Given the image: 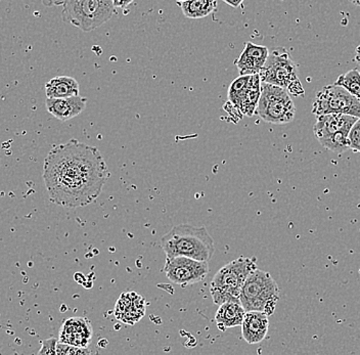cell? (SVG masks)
Listing matches in <instances>:
<instances>
[{
	"label": "cell",
	"instance_id": "cell-1",
	"mask_svg": "<svg viewBox=\"0 0 360 355\" xmlns=\"http://www.w3.org/2000/svg\"><path fill=\"white\" fill-rule=\"evenodd\" d=\"M109 170L98 148L71 139L49 150L44 181L51 202L65 208L85 207L96 201Z\"/></svg>",
	"mask_w": 360,
	"mask_h": 355
},
{
	"label": "cell",
	"instance_id": "cell-2",
	"mask_svg": "<svg viewBox=\"0 0 360 355\" xmlns=\"http://www.w3.org/2000/svg\"><path fill=\"white\" fill-rule=\"evenodd\" d=\"M161 247L167 258L184 256L209 262L215 253V243L207 228L186 224L173 226L162 238Z\"/></svg>",
	"mask_w": 360,
	"mask_h": 355
},
{
	"label": "cell",
	"instance_id": "cell-3",
	"mask_svg": "<svg viewBox=\"0 0 360 355\" xmlns=\"http://www.w3.org/2000/svg\"><path fill=\"white\" fill-rule=\"evenodd\" d=\"M256 269L257 259L255 257H240L220 269L211 280L210 293L214 304L219 306L227 301L240 302L245 280Z\"/></svg>",
	"mask_w": 360,
	"mask_h": 355
},
{
	"label": "cell",
	"instance_id": "cell-4",
	"mask_svg": "<svg viewBox=\"0 0 360 355\" xmlns=\"http://www.w3.org/2000/svg\"><path fill=\"white\" fill-rule=\"evenodd\" d=\"M280 292V288L269 273L256 269L245 280L240 302L246 312L261 311L270 316L276 311Z\"/></svg>",
	"mask_w": 360,
	"mask_h": 355
},
{
	"label": "cell",
	"instance_id": "cell-5",
	"mask_svg": "<svg viewBox=\"0 0 360 355\" xmlns=\"http://www.w3.org/2000/svg\"><path fill=\"white\" fill-rule=\"evenodd\" d=\"M259 77L261 82L283 87L297 98L305 94L299 78L298 67L285 47H276L269 51L264 66L259 72Z\"/></svg>",
	"mask_w": 360,
	"mask_h": 355
},
{
	"label": "cell",
	"instance_id": "cell-6",
	"mask_svg": "<svg viewBox=\"0 0 360 355\" xmlns=\"http://www.w3.org/2000/svg\"><path fill=\"white\" fill-rule=\"evenodd\" d=\"M63 6V20L84 32L109 22L116 8L112 0H67Z\"/></svg>",
	"mask_w": 360,
	"mask_h": 355
},
{
	"label": "cell",
	"instance_id": "cell-7",
	"mask_svg": "<svg viewBox=\"0 0 360 355\" xmlns=\"http://www.w3.org/2000/svg\"><path fill=\"white\" fill-rule=\"evenodd\" d=\"M256 113L264 122L270 124H288L296 116V107L287 89L261 82V94Z\"/></svg>",
	"mask_w": 360,
	"mask_h": 355
},
{
	"label": "cell",
	"instance_id": "cell-8",
	"mask_svg": "<svg viewBox=\"0 0 360 355\" xmlns=\"http://www.w3.org/2000/svg\"><path fill=\"white\" fill-rule=\"evenodd\" d=\"M315 116L344 114L360 118V101L347 89L337 84L326 85L317 92L312 103Z\"/></svg>",
	"mask_w": 360,
	"mask_h": 355
},
{
	"label": "cell",
	"instance_id": "cell-9",
	"mask_svg": "<svg viewBox=\"0 0 360 355\" xmlns=\"http://www.w3.org/2000/svg\"><path fill=\"white\" fill-rule=\"evenodd\" d=\"M163 271L173 284L188 287L204 280L210 273V267L207 262L176 256L167 258Z\"/></svg>",
	"mask_w": 360,
	"mask_h": 355
},
{
	"label": "cell",
	"instance_id": "cell-10",
	"mask_svg": "<svg viewBox=\"0 0 360 355\" xmlns=\"http://www.w3.org/2000/svg\"><path fill=\"white\" fill-rule=\"evenodd\" d=\"M92 330L91 323L84 316L68 318L60 327L58 341L69 345L80 348H89L91 342Z\"/></svg>",
	"mask_w": 360,
	"mask_h": 355
},
{
	"label": "cell",
	"instance_id": "cell-11",
	"mask_svg": "<svg viewBox=\"0 0 360 355\" xmlns=\"http://www.w3.org/2000/svg\"><path fill=\"white\" fill-rule=\"evenodd\" d=\"M314 127L315 138L321 145L344 129H351L359 118L350 115L328 114L316 116Z\"/></svg>",
	"mask_w": 360,
	"mask_h": 355
},
{
	"label": "cell",
	"instance_id": "cell-12",
	"mask_svg": "<svg viewBox=\"0 0 360 355\" xmlns=\"http://www.w3.org/2000/svg\"><path fill=\"white\" fill-rule=\"evenodd\" d=\"M146 303L143 296L135 292H126L120 296L115 306V316L127 325H135L145 316Z\"/></svg>",
	"mask_w": 360,
	"mask_h": 355
},
{
	"label": "cell",
	"instance_id": "cell-13",
	"mask_svg": "<svg viewBox=\"0 0 360 355\" xmlns=\"http://www.w3.org/2000/svg\"><path fill=\"white\" fill-rule=\"evenodd\" d=\"M269 55V51L266 46L247 42L244 51L236 60V66L240 76L259 74L264 66Z\"/></svg>",
	"mask_w": 360,
	"mask_h": 355
},
{
	"label": "cell",
	"instance_id": "cell-14",
	"mask_svg": "<svg viewBox=\"0 0 360 355\" xmlns=\"http://www.w3.org/2000/svg\"><path fill=\"white\" fill-rule=\"evenodd\" d=\"M87 98L80 96L62 98H46L47 112L58 120L66 122L82 113L86 108Z\"/></svg>",
	"mask_w": 360,
	"mask_h": 355
},
{
	"label": "cell",
	"instance_id": "cell-15",
	"mask_svg": "<svg viewBox=\"0 0 360 355\" xmlns=\"http://www.w3.org/2000/svg\"><path fill=\"white\" fill-rule=\"evenodd\" d=\"M269 316L261 311H247L242 323L243 339L248 344H258L269 333Z\"/></svg>",
	"mask_w": 360,
	"mask_h": 355
},
{
	"label": "cell",
	"instance_id": "cell-16",
	"mask_svg": "<svg viewBox=\"0 0 360 355\" xmlns=\"http://www.w3.org/2000/svg\"><path fill=\"white\" fill-rule=\"evenodd\" d=\"M245 316H246V310L240 302L227 301L218 307L215 314V323L220 331H225L231 328L242 325Z\"/></svg>",
	"mask_w": 360,
	"mask_h": 355
},
{
	"label": "cell",
	"instance_id": "cell-17",
	"mask_svg": "<svg viewBox=\"0 0 360 355\" xmlns=\"http://www.w3.org/2000/svg\"><path fill=\"white\" fill-rule=\"evenodd\" d=\"M78 81L69 76H56L45 84V92L49 98H69L79 96Z\"/></svg>",
	"mask_w": 360,
	"mask_h": 355
},
{
	"label": "cell",
	"instance_id": "cell-18",
	"mask_svg": "<svg viewBox=\"0 0 360 355\" xmlns=\"http://www.w3.org/2000/svg\"><path fill=\"white\" fill-rule=\"evenodd\" d=\"M250 76L244 75L236 78L231 85H229V92H227V100L229 102L224 105V110L233 118L240 120V113H238V108L242 103L245 93H246L248 83H249Z\"/></svg>",
	"mask_w": 360,
	"mask_h": 355
},
{
	"label": "cell",
	"instance_id": "cell-19",
	"mask_svg": "<svg viewBox=\"0 0 360 355\" xmlns=\"http://www.w3.org/2000/svg\"><path fill=\"white\" fill-rule=\"evenodd\" d=\"M261 94V80L259 74L250 76L246 93L243 98L242 103L238 108L240 117H253L256 113L259 98Z\"/></svg>",
	"mask_w": 360,
	"mask_h": 355
},
{
	"label": "cell",
	"instance_id": "cell-20",
	"mask_svg": "<svg viewBox=\"0 0 360 355\" xmlns=\"http://www.w3.org/2000/svg\"><path fill=\"white\" fill-rule=\"evenodd\" d=\"M182 13L191 20H200L208 17L217 8L216 0H188L179 4Z\"/></svg>",
	"mask_w": 360,
	"mask_h": 355
},
{
	"label": "cell",
	"instance_id": "cell-21",
	"mask_svg": "<svg viewBox=\"0 0 360 355\" xmlns=\"http://www.w3.org/2000/svg\"><path fill=\"white\" fill-rule=\"evenodd\" d=\"M335 84L343 86L360 101V72L359 70L352 69L347 73L342 74L338 77Z\"/></svg>",
	"mask_w": 360,
	"mask_h": 355
},
{
	"label": "cell",
	"instance_id": "cell-22",
	"mask_svg": "<svg viewBox=\"0 0 360 355\" xmlns=\"http://www.w3.org/2000/svg\"><path fill=\"white\" fill-rule=\"evenodd\" d=\"M91 351L89 348L76 347V346L69 345V344L62 343L58 341L56 343V354L70 355V354H90Z\"/></svg>",
	"mask_w": 360,
	"mask_h": 355
},
{
	"label": "cell",
	"instance_id": "cell-23",
	"mask_svg": "<svg viewBox=\"0 0 360 355\" xmlns=\"http://www.w3.org/2000/svg\"><path fill=\"white\" fill-rule=\"evenodd\" d=\"M348 147L353 152L360 153V118L354 123L349 132Z\"/></svg>",
	"mask_w": 360,
	"mask_h": 355
},
{
	"label": "cell",
	"instance_id": "cell-24",
	"mask_svg": "<svg viewBox=\"0 0 360 355\" xmlns=\"http://www.w3.org/2000/svg\"><path fill=\"white\" fill-rule=\"evenodd\" d=\"M58 339L51 338L46 339V340L42 341V346L40 348L38 354H56V343H58Z\"/></svg>",
	"mask_w": 360,
	"mask_h": 355
},
{
	"label": "cell",
	"instance_id": "cell-25",
	"mask_svg": "<svg viewBox=\"0 0 360 355\" xmlns=\"http://www.w3.org/2000/svg\"><path fill=\"white\" fill-rule=\"evenodd\" d=\"M45 6H64L67 0H42Z\"/></svg>",
	"mask_w": 360,
	"mask_h": 355
},
{
	"label": "cell",
	"instance_id": "cell-26",
	"mask_svg": "<svg viewBox=\"0 0 360 355\" xmlns=\"http://www.w3.org/2000/svg\"><path fill=\"white\" fill-rule=\"evenodd\" d=\"M132 1L134 0H112L115 8H125V6H129Z\"/></svg>",
	"mask_w": 360,
	"mask_h": 355
},
{
	"label": "cell",
	"instance_id": "cell-27",
	"mask_svg": "<svg viewBox=\"0 0 360 355\" xmlns=\"http://www.w3.org/2000/svg\"><path fill=\"white\" fill-rule=\"evenodd\" d=\"M224 1L225 4H229V6H231V8H236L244 2V0H224Z\"/></svg>",
	"mask_w": 360,
	"mask_h": 355
},
{
	"label": "cell",
	"instance_id": "cell-28",
	"mask_svg": "<svg viewBox=\"0 0 360 355\" xmlns=\"http://www.w3.org/2000/svg\"><path fill=\"white\" fill-rule=\"evenodd\" d=\"M355 53H355L354 60L357 64L360 65V44L356 47V49H355Z\"/></svg>",
	"mask_w": 360,
	"mask_h": 355
},
{
	"label": "cell",
	"instance_id": "cell-29",
	"mask_svg": "<svg viewBox=\"0 0 360 355\" xmlns=\"http://www.w3.org/2000/svg\"><path fill=\"white\" fill-rule=\"evenodd\" d=\"M350 1L355 6H360V0H350Z\"/></svg>",
	"mask_w": 360,
	"mask_h": 355
},
{
	"label": "cell",
	"instance_id": "cell-30",
	"mask_svg": "<svg viewBox=\"0 0 360 355\" xmlns=\"http://www.w3.org/2000/svg\"><path fill=\"white\" fill-rule=\"evenodd\" d=\"M177 4H181V2L188 1V0H175Z\"/></svg>",
	"mask_w": 360,
	"mask_h": 355
}]
</instances>
